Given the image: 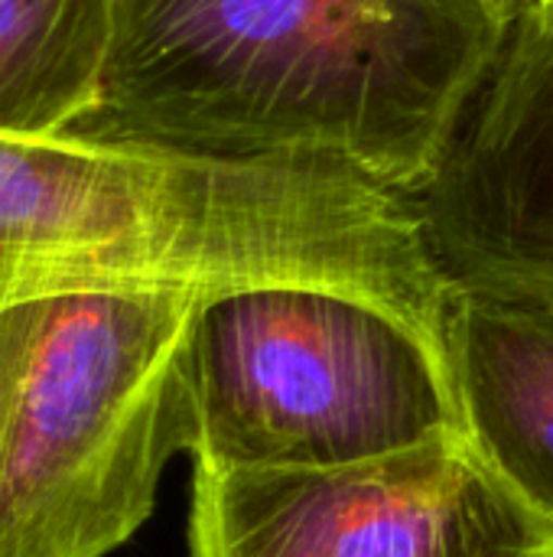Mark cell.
I'll return each instance as SVG.
<instances>
[{
  "label": "cell",
  "mask_w": 553,
  "mask_h": 557,
  "mask_svg": "<svg viewBox=\"0 0 553 557\" xmlns=\"http://www.w3.org/2000/svg\"><path fill=\"white\" fill-rule=\"evenodd\" d=\"M114 0H0V134L62 137L98 104Z\"/></svg>",
  "instance_id": "cell-8"
},
{
  "label": "cell",
  "mask_w": 553,
  "mask_h": 557,
  "mask_svg": "<svg viewBox=\"0 0 553 557\" xmlns=\"http://www.w3.org/2000/svg\"><path fill=\"white\" fill-rule=\"evenodd\" d=\"M186 557H553V522L447 434L326 470L192 463Z\"/></svg>",
  "instance_id": "cell-5"
},
{
  "label": "cell",
  "mask_w": 553,
  "mask_h": 557,
  "mask_svg": "<svg viewBox=\"0 0 553 557\" xmlns=\"http://www.w3.org/2000/svg\"><path fill=\"white\" fill-rule=\"evenodd\" d=\"M417 209L460 294L553 307V3L512 26Z\"/></svg>",
  "instance_id": "cell-6"
},
{
  "label": "cell",
  "mask_w": 553,
  "mask_h": 557,
  "mask_svg": "<svg viewBox=\"0 0 553 557\" xmlns=\"http://www.w3.org/2000/svg\"><path fill=\"white\" fill-rule=\"evenodd\" d=\"M553 0H541V3H538V7H551ZM538 7H535V10H538Z\"/></svg>",
  "instance_id": "cell-10"
},
{
  "label": "cell",
  "mask_w": 553,
  "mask_h": 557,
  "mask_svg": "<svg viewBox=\"0 0 553 557\" xmlns=\"http://www.w3.org/2000/svg\"><path fill=\"white\" fill-rule=\"evenodd\" d=\"M482 3L492 7L502 20H508V23L515 26V23H518L521 16H528L541 0H482Z\"/></svg>",
  "instance_id": "cell-9"
},
{
  "label": "cell",
  "mask_w": 553,
  "mask_h": 557,
  "mask_svg": "<svg viewBox=\"0 0 553 557\" xmlns=\"http://www.w3.org/2000/svg\"><path fill=\"white\" fill-rule=\"evenodd\" d=\"M508 36L482 0H114L101 95L72 134L326 160L417 199Z\"/></svg>",
  "instance_id": "cell-2"
},
{
  "label": "cell",
  "mask_w": 553,
  "mask_h": 557,
  "mask_svg": "<svg viewBox=\"0 0 553 557\" xmlns=\"http://www.w3.org/2000/svg\"><path fill=\"white\" fill-rule=\"evenodd\" d=\"M209 297L81 290L0 307V557H108L189 454Z\"/></svg>",
  "instance_id": "cell-3"
},
{
  "label": "cell",
  "mask_w": 553,
  "mask_h": 557,
  "mask_svg": "<svg viewBox=\"0 0 553 557\" xmlns=\"http://www.w3.org/2000/svg\"><path fill=\"white\" fill-rule=\"evenodd\" d=\"M332 290L450 366L460 290L417 199L326 160L0 134V307L81 290Z\"/></svg>",
  "instance_id": "cell-1"
},
{
  "label": "cell",
  "mask_w": 553,
  "mask_h": 557,
  "mask_svg": "<svg viewBox=\"0 0 553 557\" xmlns=\"http://www.w3.org/2000/svg\"><path fill=\"white\" fill-rule=\"evenodd\" d=\"M450 379L473 447L553 522V307L463 294Z\"/></svg>",
  "instance_id": "cell-7"
},
{
  "label": "cell",
  "mask_w": 553,
  "mask_h": 557,
  "mask_svg": "<svg viewBox=\"0 0 553 557\" xmlns=\"http://www.w3.org/2000/svg\"><path fill=\"white\" fill-rule=\"evenodd\" d=\"M466 434L450 366L391 313L332 290L209 297L189 346V457L326 470Z\"/></svg>",
  "instance_id": "cell-4"
}]
</instances>
